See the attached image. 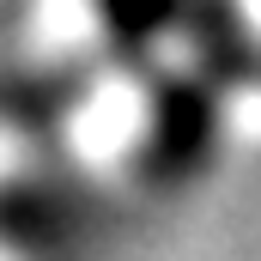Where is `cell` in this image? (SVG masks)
I'll use <instances>...</instances> for the list:
<instances>
[{
	"label": "cell",
	"mask_w": 261,
	"mask_h": 261,
	"mask_svg": "<svg viewBox=\"0 0 261 261\" xmlns=\"http://www.w3.org/2000/svg\"><path fill=\"white\" fill-rule=\"evenodd\" d=\"M219 110H225V85H219V79H206L200 67L170 73V79L152 91L146 140H140V152H134V170H140L152 189L189 182L200 164L213 158V146H219Z\"/></svg>",
	"instance_id": "cell-1"
},
{
	"label": "cell",
	"mask_w": 261,
	"mask_h": 261,
	"mask_svg": "<svg viewBox=\"0 0 261 261\" xmlns=\"http://www.w3.org/2000/svg\"><path fill=\"white\" fill-rule=\"evenodd\" d=\"M91 12H97L103 43L128 67L152 61V49L189 24V0H91Z\"/></svg>",
	"instance_id": "cell-2"
},
{
	"label": "cell",
	"mask_w": 261,
	"mask_h": 261,
	"mask_svg": "<svg viewBox=\"0 0 261 261\" xmlns=\"http://www.w3.org/2000/svg\"><path fill=\"white\" fill-rule=\"evenodd\" d=\"M182 31L195 37V55H200L195 67L231 91V79L249 61V37H243V18H237V0H189V24Z\"/></svg>",
	"instance_id": "cell-3"
},
{
	"label": "cell",
	"mask_w": 261,
	"mask_h": 261,
	"mask_svg": "<svg viewBox=\"0 0 261 261\" xmlns=\"http://www.w3.org/2000/svg\"><path fill=\"white\" fill-rule=\"evenodd\" d=\"M67 231V200L43 182H0V243L6 249H49Z\"/></svg>",
	"instance_id": "cell-4"
}]
</instances>
